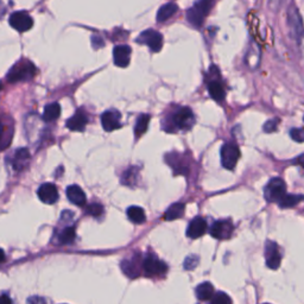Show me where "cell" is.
Returning a JSON list of instances; mask_svg holds the SVG:
<instances>
[{"label":"cell","mask_w":304,"mask_h":304,"mask_svg":"<svg viewBox=\"0 0 304 304\" xmlns=\"http://www.w3.org/2000/svg\"><path fill=\"white\" fill-rule=\"evenodd\" d=\"M177 10H179V7H177L176 4L173 3H168L165 4V5H163L161 9L158 10L157 12V21L159 23H163V21L168 20L169 18H171L173 14L177 12Z\"/></svg>","instance_id":"obj_20"},{"label":"cell","mask_w":304,"mask_h":304,"mask_svg":"<svg viewBox=\"0 0 304 304\" xmlns=\"http://www.w3.org/2000/svg\"><path fill=\"white\" fill-rule=\"evenodd\" d=\"M3 132H4V126H3V122L0 121V140H2V137H3Z\"/></svg>","instance_id":"obj_39"},{"label":"cell","mask_w":304,"mask_h":304,"mask_svg":"<svg viewBox=\"0 0 304 304\" xmlns=\"http://www.w3.org/2000/svg\"><path fill=\"white\" fill-rule=\"evenodd\" d=\"M128 218L135 223H143V222H145V220H146L145 212H144V209L140 207H136V206L130 207L128 209Z\"/></svg>","instance_id":"obj_28"},{"label":"cell","mask_w":304,"mask_h":304,"mask_svg":"<svg viewBox=\"0 0 304 304\" xmlns=\"http://www.w3.org/2000/svg\"><path fill=\"white\" fill-rule=\"evenodd\" d=\"M121 270L130 278H137L140 276L143 270V259L139 253L133 255L131 258L124 259L121 262Z\"/></svg>","instance_id":"obj_9"},{"label":"cell","mask_w":304,"mask_h":304,"mask_svg":"<svg viewBox=\"0 0 304 304\" xmlns=\"http://www.w3.org/2000/svg\"><path fill=\"white\" fill-rule=\"evenodd\" d=\"M265 259L267 267L272 270H277L281 266L282 253L278 246L274 241H266L265 245Z\"/></svg>","instance_id":"obj_10"},{"label":"cell","mask_w":304,"mask_h":304,"mask_svg":"<svg viewBox=\"0 0 304 304\" xmlns=\"http://www.w3.org/2000/svg\"><path fill=\"white\" fill-rule=\"evenodd\" d=\"M304 200V196H301V195H287L282 198V200L278 202L280 204L281 208H292L295 206H297L299 202Z\"/></svg>","instance_id":"obj_29"},{"label":"cell","mask_w":304,"mask_h":304,"mask_svg":"<svg viewBox=\"0 0 304 304\" xmlns=\"http://www.w3.org/2000/svg\"><path fill=\"white\" fill-rule=\"evenodd\" d=\"M29 159H30V154H29L28 149H20L16 151L14 154L13 161H12V165L14 170H23L25 168V165L28 164Z\"/></svg>","instance_id":"obj_19"},{"label":"cell","mask_w":304,"mask_h":304,"mask_svg":"<svg viewBox=\"0 0 304 304\" xmlns=\"http://www.w3.org/2000/svg\"><path fill=\"white\" fill-rule=\"evenodd\" d=\"M234 226L230 220H219L215 221L211 227V235L219 240H226L230 239L233 234Z\"/></svg>","instance_id":"obj_11"},{"label":"cell","mask_w":304,"mask_h":304,"mask_svg":"<svg viewBox=\"0 0 304 304\" xmlns=\"http://www.w3.org/2000/svg\"><path fill=\"white\" fill-rule=\"evenodd\" d=\"M75 239L74 227L64 228L62 233L60 234V244H70Z\"/></svg>","instance_id":"obj_30"},{"label":"cell","mask_w":304,"mask_h":304,"mask_svg":"<svg viewBox=\"0 0 304 304\" xmlns=\"http://www.w3.org/2000/svg\"><path fill=\"white\" fill-rule=\"evenodd\" d=\"M214 296V287L208 282H205L196 288V297L200 301H209Z\"/></svg>","instance_id":"obj_22"},{"label":"cell","mask_w":304,"mask_h":304,"mask_svg":"<svg viewBox=\"0 0 304 304\" xmlns=\"http://www.w3.org/2000/svg\"><path fill=\"white\" fill-rule=\"evenodd\" d=\"M211 304H232V299L225 292H216L212 297Z\"/></svg>","instance_id":"obj_31"},{"label":"cell","mask_w":304,"mask_h":304,"mask_svg":"<svg viewBox=\"0 0 304 304\" xmlns=\"http://www.w3.org/2000/svg\"><path fill=\"white\" fill-rule=\"evenodd\" d=\"M175 155V157H171V155H168L165 156V161H168V163L170 164V166L173 169V171L175 173H187L188 172V165L186 163H182L181 162V159L182 157L179 154H173Z\"/></svg>","instance_id":"obj_23"},{"label":"cell","mask_w":304,"mask_h":304,"mask_svg":"<svg viewBox=\"0 0 304 304\" xmlns=\"http://www.w3.org/2000/svg\"><path fill=\"white\" fill-rule=\"evenodd\" d=\"M172 124L179 130H190L195 124L193 111L189 107H181L172 115Z\"/></svg>","instance_id":"obj_6"},{"label":"cell","mask_w":304,"mask_h":304,"mask_svg":"<svg viewBox=\"0 0 304 304\" xmlns=\"http://www.w3.org/2000/svg\"><path fill=\"white\" fill-rule=\"evenodd\" d=\"M113 60L117 67H128L131 60V48L129 45H117L113 50Z\"/></svg>","instance_id":"obj_15"},{"label":"cell","mask_w":304,"mask_h":304,"mask_svg":"<svg viewBox=\"0 0 304 304\" xmlns=\"http://www.w3.org/2000/svg\"><path fill=\"white\" fill-rule=\"evenodd\" d=\"M143 271L149 277L162 276L168 271V266L154 253H147L145 258L143 259Z\"/></svg>","instance_id":"obj_4"},{"label":"cell","mask_w":304,"mask_h":304,"mask_svg":"<svg viewBox=\"0 0 304 304\" xmlns=\"http://www.w3.org/2000/svg\"><path fill=\"white\" fill-rule=\"evenodd\" d=\"M87 213H88L89 215L94 216V218H100V216L104 214V207L99 204H93V205L88 206V208H87Z\"/></svg>","instance_id":"obj_32"},{"label":"cell","mask_w":304,"mask_h":304,"mask_svg":"<svg viewBox=\"0 0 304 304\" xmlns=\"http://www.w3.org/2000/svg\"><path fill=\"white\" fill-rule=\"evenodd\" d=\"M285 194H287V186L280 177L269 181L264 189V195L267 202H280L285 196Z\"/></svg>","instance_id":"obj_3"},{"label":"cell","mask_w":304,"mask_h":304,"mask_svg":"<svg viewBox=\"0 0 304 304\" xmlns=\"http://www.w3.org/2000/svg\"><path fill=\"white\" fill-rule=\"evenodd\" d=\"M150 119H151V117L149 114H142V115H139L138 119H137L136 126H135V135L137 138L142 137L144 133L146 132L147 128H149Z\"/></svg>","instance_id":"obj_26"},{"label":"cell","mask_w":304,"mask_h":304,"mask_svg":"<svg viewBox=\"0 0 304 304\" xmlns=\"http://www.w3.org/2000/svg\"><path fill=\"white\" fill-rule=\"evenodd\" d=\"M278 124H280V119H270V120H267L265 125H264V131L266 133L274 132L278 128Z\"/></svg>","instance_id":"obj_34"},{"label":"cell","mask_w":304,"mask_h":304,"mask_svg":"<svg viewBox=\"0 0 304 304\" xmlns=\"http://www.w3.org/2000/svg\"><path fill=\"white\" fill-rule=\"evenodd\" d=\"M5 252H4L3 248H0V263H4L5 262Z\"/></svg>","instance_id":"obj_38"},{"label":"cell","mask_w":304,"mask_h":304,"mask_svg":"<svg viewBox=\"0 0 304 304\" xmlns=\"http://www.w3.org/2000/svg\"><path fill=\"white\" fill-rule=\"evenodd\" d=\"M288 24L290 29V34L297 42H301L304 36V27L297 9L295 5L289 6L288 10Z\"/></svg>","instance_id":"obj_5"},{"label":"cell","mask_w":304,"mask_h":304,"mask_svg":"<svg viewBox=\"0 0 304 304\" xmlns=\"http://www.w3.org/2000/svg\"><path fill=\"white\" fill-rule=\"evenodd\" d=\"M0 304H12V302H11L9 296L3 294V295H0Z\"/></svg>","instance_id":"obj_37"},{"label":"cell","mask_w":304,"mask_h":304,"mask_svg":"<svg viewBox=\"0 0 304 304\" xmlns=\"http://www.w3.org/2000/svg\"><path fill=\"white\" fill-rule=\"evenodd\" d=\"M266 304H267V303H266Z\"/></svg>","instance_id":"obj_41"},{"label":"cell","mask_w":304,"mask_h":304,"mask_svg":"<svg viewBox=\"0 0 304 304\" xmlns=\"http://www.w3.org/2000/svg\"><path fill=\"white\" fill-rule=\"evenodd\" d=\"M240 157V151L235 143H226L221 147V164L223 168L233 170Z\"/></svg>","instance_id":"obj_7"},{"label":"cell","mask_w":304,"mask_h":304,"mask_svg":"<svg viewBox=\"0 0 304 304\" xmlns=\"http://www.w3.org/2000/svg\"><path fill=\"white\" fill-rule=\"evenodd\" d=\"M207 231V222L204 218L201 216H197V218L193 219L188 226L187 230V235L191 239H196L202 237Z\"/></svg>","instance_id":"obj_16"},{"label":"cell","mask_w":304,"mask_h":304,"mask_svg":"<svg viewBox=\"0 0 304 304\" xmlns=\"http://www.w3.org/2000/svg\"><path fill=\"white\" fill-rule=\"evenodd\" d=\"M39 200L46 205H54L59 200V191L53 183H44L37 191Z\"/></svg>","instance_id":"obj_14"},{"label":"cell","mask_w":304,"mask_h":304,"mask_svg":"<svg viewBox=\"0 0 304 304\" xmlns=\"http://www.w3.org/2000/svg\"><path fill=\"white\" fill-rule=\"evenodd\" d=\"M214 0H198L193 6L188 10L187 12V20L189 21L194 27L200 28L204 24L205 18L208 16L211 11Z\"/></svg>","instance_id":"obj_2"},{"label":"cell","mask_w":304,"mask_h":304,"mask_svg":"<svg viewBox=\"0 0 304 304\" xmlns=\"http://www.w3.org/2000/svg\"><path fill=\"white\" fill-rule=\"evenodd\" d=\"M208 92L209 95H211L215 101H222L225 99V89H223V86L221 82L216 81V80H213L208 83Z\"/></svg>","instance_id":"obj_21"},{"label":"cell","mask_w":304,"mask_h":304,"mask_svg":"<svg viewBox=\"0 0 304 304\" xmlns=\"http://www.w3.org/2000/svg\"><path fill=\"white\" fill-rule=\"evenodd\" d=\"M0 89H2V82H0Z\"/></svg>","instance_id":"obj_40"},{"label":"cell","mask_w":304,"mask_h":304,"mask_svg":"<svg viewBox=\"0 0 304 304\" xmlns=\"http://www.w3.org/2000/svg\"><path fill=\"white\" fill-rule=\"evenodd\" d=\"M138 176H139V169L137 168V166H132V168L128 169L124 173H122L121 182L129 187H135L137 184V181H138Z\"/></svg>","instance_id":"obj_25"},{"label":"cell","mask_w":304,"mask_h":304,"mask_svg":"<svg viewBox=\"0 0 304 304\" xmlns=\"http://www.w3.org/2000/svg\"><path fill=\"white\" fill-rule=\"evenodd\" d=\"M88 124V117L83 110H79L76 113L67 121V128L71 131L81 132L85 130L86 125Z\"/></svg>","instance_id":"obj_17"},{"label":"cell","mask_w":304,"mask_h":304,"mask_svg":"<svg viewBox=\"0 0 304 304\" xmlns=\"http://www.w3.org/2000/svg\"><path fill=\"white\" fill-rule=\"evenodd\" d=\"M291 138L296 142L303 143L304 142V130L303 129H292L290 131Z\"/></svg>","instance_id":"obj_35"},{"label":"cell","mask_w":304,"mask_h":304,"mask_svg":"<svg viewBox=\"0 0 304 304\" xmlns=\"http://www.w3.org/2000/svg\"><path fill=\"white\" fill-rule=\"evenodd\" d=\"M67 197L71 204H74L79 207H82V206L86 205L87 202V197L85 191H83L81 188L76 184H73V186H69L67 188Z\"/></svg>","instance_id":"obj_18"},{"label":"cell","mask_w":304,"mask_h":304,"mask_svg":"<svg viewBox=\"0 0 304 304\" xmlns=\"http://www.w3.org/2000/svg\"><path fill=\"white\" fill-rule=\"evenodd\" d=\"M120 119H121V114L119 113L118 111L110 110V111H106L105 113H103V115H101V124H103V128L105 131L111 132L120 128L121 126Z\"/></svg>","instance_id":"obj_13"},{"label":"cell","mask_w":304,"mask_h":304,"mask_svg":"<svg viewBox=\"0 0 304 304\" xmlns=\"http://www.w3.org/2000/svg\"><path fill=\"white\" fill-rule=\"evenodd\" d=\"M137 42L140 43V44H145L149 46L151 52L158 53L161 52L163 46V36L161 32L149 29V30L143 31L139 35V37L137 38Z\"/></svg>","instance_id":"obj_8"},{"label":"cell","mask_w":304,"mask_h":304,"mask_svg":"<svg viewBox=\"0 0 304 304\" xmlns=\"http://www.w3.org/2000/svg\"><path fill=\"white\" fill-rule=\"evenodd\" d=\"M37 74V69H36L35 64L31 61L21 60L19 62H17L12 67L9 73H7V80L10 82H19V81H28L31 80L34 76Z\"/></svg>","instance_id":"obj_1"},{"label":"cell","mask_w":304,"mask_h":304,"mask_svg":"<svg viewBox=\"0 0 304 304\" xmlns=\"http://www.w3.org/2000/svg\"><path fill=\"white\" fill-rule=\"evenodd\" d=\"M10 25L19 32L29 31L34 25L31 16L27 12H14L10 16Z\"/></svg>","instance_id":"obj_12"},{"label":"cell","mask_w":304,"mask_h":304,"mask_svg":"<svg viewBox=\"0 0 304 304\" xmlns=\"http://www.w3.org/2000/svg\"><path fill=\"white\" fill-rule=\"evenodd\" d=\"M60 114H61V106H60V104L54 103V104L48 105V106H46L44 108V113H43V119H44L45 121H54V120H56V119L60 117Z\"/></svg>","instance_id":"obj_27"},{"label":"cell","mask_w":304,"mask_h":304,"mask_svg":"<svg viewBox=\"0 0 304 304\" xmlns=\"http://www.w3.org/2000/svg\"><path fill=\"white\" fill-rule=\"evenodd\" d=\"M198 257L197 256H189L184 260V269L186 270H193L198 265Z\"/></svg>","instance_id":"obj_33"},{"label":"cell","mask_w":304,"mask_h":304,"mask_svg":"<svg viewBox=\"0 0 304 304\" xmlns=\"http://www.w3.org/2000/svg\"><path fill=\"white\" fill-rule=\"evenodd\" d=\"M184 211H186V206L183 204H173L165 212L164 219L168 220V221H172V220L182 218Z\"/></svg>","instance_id":"obj_24"},{"label":"cell","mask_w":304,"mask_h":304,"mask_svg":"<svg viewBox=\"0 0 304 304\" xmlns=\"http://www.w3.org/2000/svg\"><path fill=\"white\" fill-rule=\"evenodd\" d=\"M28 304H46L45 299L43 297H38V296H34L28 299Z\"/></svg>","instance_id":"obj_36"}]
</instances>
